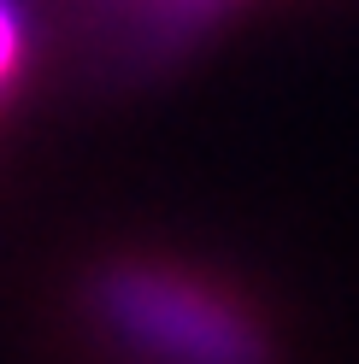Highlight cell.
<instances>
[{"instance_id":"3957f363","label":"cell","mask_w":359,"mask_h":364,"mask_svg":"<svg viewBox=\"0 0 359 364\" xmlns=\"http://www.w3.org/2000/svg\"><path fill=\"white\" fill-rule=\"evenodd\" d=\"M24 65H30V24H24V6H18V0H0V106L12 100L18 82H24Z\"/></svg>"},{"instance_id":"6da1fadb","label":"cell","mask_w":359,"mask_h":364,"mask_svg":"<svg viewBox=\"0 0 359 364\" xmlns=\"http://www.w3.org/2000/svg\"><path fill=\"white\" fill-rule=\"evenodd\" d=\"M83 317L112 341L183 358H254L265 341L236 294L165 259H106L83 282Z\"/></svg>"},{"instance_id":"7a4b0ae2","label":"cell","mask_w":359,"mask_h":364,"mask_svg":"<svg viewBox=\"0 0 359 364\" xmlns=\"http://www.w3.org/2000/svg\"><path fill=\"white\" fill-rule=\"evenodd\" d=\"M95 6H106L112 18H124L136 36H147L153 48H160V41H177V36L207 30L230 0H95Z\"/></svg>"}]
</instances>
